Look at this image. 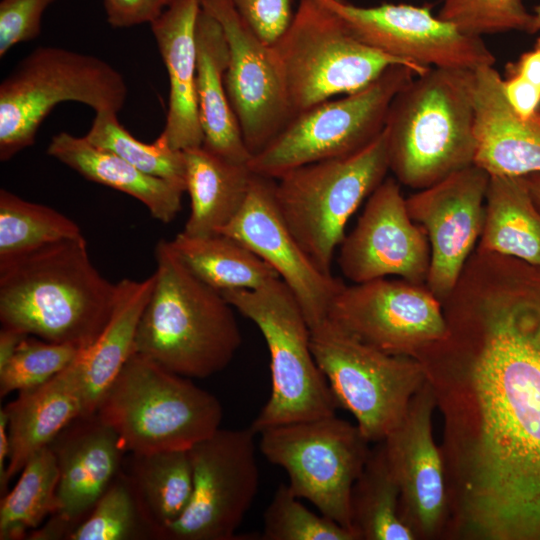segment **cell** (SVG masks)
<instances>
[{
    "mask_svg": "<svg viewBox=\"0 0 540 540\" xmlns=\"http://www.w3.org/2000/svg\"><path fill=\"white\" fill-rule=\"evenodd\" d=\"M417 359L442 417L445 540H540V266L476 247Z\"/></svg>",
    "mask_w": 540,
    "mask_h": 540,
    "instance_id": "6da1fadb",
    "label": "cell"
},
{
    "mask_svg": "<svg viewBox=\"0 0 540 540\" xmlns=\"http://www.w3.org/2000/svg\"><path fill=\"white\" fill-rule=\"evenodd\" d=\"M118 285L93 265L83 237L0 262L2 327L89 347L113 312Z\"/></svg>",
    "mask_w": 540,
    "mask_h": 540,
    "instance_id": "7a4b0ae2",
    "label": "cell"
},
{
    "mask_svg": "<svg viewBox=\"0 0 540 540\" xmlns=\"http://www.w3.org/2000/svg\"><path fill=\"white\" fill-rule=\"evenodd\" d=\"M155 261V284L134 352L190 379L222 371L242 342L234 307L187 269L170 241H158Z\"/></svg>",
    "mask_w": 540,
    "mask_h": 540,
    "instance_id": "3957f363",
    "label": "cell"
},
{
    "mask_svg": "<svg viewBox=\"0 0 540 540\" xmlns=\"http://www.w3.org/2000/svg\"><path fill=\"white\" fill-rule=\"evenodd\" d=\"M475 71L429 68L394 97L386 119L389 170L415 190L474 165Z\"/></svg>",
    "mask_w": 540,
    "mask_h": 540,
    "instance_id": "277c9868",
    "label": "cell"
},
{
    "mask_svg": "<svg viewBox=\"0 0 540 540\" xmlns=\"http://www.w3.org/2000/svg\"><path fill=\"white\" fill-rule=\"evenodd\" d=\"M134 456L189 450L221 427L223 409L190 378L133 353L95 413Z\"/></svg>",
    "mask_w": 540,
    "mask_h": 540,
    "instance_id": "5b68a950",
    "label": "cell"
},
{
    "mask_svg": "<svg viewBox=\"0 0 540 540\" xmlns=\"http://www.w3.org/2000/svg\"><path fill=\"white\" fill-rule=\"evenodd\" d=\"M263 335L269 355L270 395L250 425L263 430L336 414L338 407L311 349V328L289 287L280 279L254 290L221 292Z\"/></svg>",
    "mask_w": 540,
    "mask_h": 540,
    "instance_id": "8992f818",
    "label": "cell"
},
{
    "mask_svg": "<svg viewBox=\"0 0 540 540\" xmlns=\"http://www.w3.org/2000/svg\"><path fill=\"white\" fill-rule=\"evenodd\" d=\"M127 95L122 74L96 56L52 46L34 49L0 84V160L32 146L57 104L74 101L118 114Z\"/></svg>",
    "mask_w": 540,
    "mask_h": 540,
    "instance_id": "52a82bcc",
    "label": "cell"
},
{
    "mask_svg": "<svg viewBox=\"0 0 540 540\" xmlns=\"http://www.w3.org/2000/svg\"><path fill=\"white\" fill-rule=\"evenodd\" d=\"M389 171L385 130L347 157L310 163L275 179L274 196L289 230L319 270L331 273L345 227Z\"/></svg>",
    "mask_w": 540,
    "mask_h": 540,
    "instance_id": "ba28073f",
    "label": "cell"
},
{
    "mask_svg": "<svg viewBox=\"0 0 540 540\" xmlns=\"http://www.w3.org/2000/svg\"><path fill=\"white\" fill-rule=\"evenodd\" d=\"M293 116L337 95L357 92L393 65L410 64L359 40L319 0H298L292 21L273 45Z\"/></svg>",
    "mask_w": 540,
    "mask_h": 540,
    "instance_id": "9c48e42d",
    "label": "cell"
},
{
    "mask_svg": "<svg viewBox=\"0 0 540 540\" xmlns=\"http://www.w3.org/2000/svg\"><path fill=\"white\" fill-rule=\"evenodd\" d=\"M311 349L338 407L354 417L371 444L400 423L426 382L417 359L381 351L328 317L311 328Z\"/></svg>",
    "mask_w": 540,
    "mask_h": 540,
    "instance_id": "30bf717a",
    "label": "cell"
},
{
    "mask_svg": "<svg viewBox=\"0 0 540 540\" xmlns=\"http://www.w3.org/2000/svg\"><path fill=\"white\" fill-rule=\"evenodd\" d=\"M415 76L412 68L393 65L365 88L294 115L251 157V171L277 179L294 168L361 151L382 134L394 97Z\"/></svg>",
    "mask_w": 540,
    "mask_h": 540,
    "instance_id": "8fae6325",
    "label": "cell"
},
{
    "mask_svg": "<svg viewBox=\"0 0 540 540\" xmlns=\"http://www.w3.org/2000/svg\"><path fill=\"white\" fill-rule=\"evenodd\" d=\"M259 434L260 452L286 471L292 493L353 530L352 488L371 449L357 425L335 414L273 426Z\"/></svg>",
    "mask_w": 540,
    "mask_h": 540,
    "instance_id": "7c38bea8",
    "label": "cell"
},
{
    "mask_svg": "<svg viewBox=\"0 0 540 540\" xmlns=\"http://www.w3.org/2000/svg\"><path fill=\"white\" fill-rule=\"evenodd\" d=\"M256 433L219 428L189 450L193 489L183 514L159 529L168 540H233L259 487Z\"/></svg>",
    "mask_w": 540,
    "mask_h": 540,
    "instance_id": "4fadbf2b",
    "label": "cell"
},
{
    "mask_svg": "<svg viewBox=\"0 0 540 540\" xmlns=\"http://www.w3.org/2000/svg\"><path fill=\"white\" fill-rule=\"evenodd\" d=\"M362 42L413 66L476 71L496 57L482 37L469 35L434 15L432 6L385 3L363 7L345 0H319Z\"/></svg>",
    "mask_w": 540,
    "mask_h": 540,
    "instance_id": "5bb4252c",
    "label": "cell"
},
{
    "mask_svg": "<svg viewBox=\"0 0 540 540\" xmlns=\"http://www.w3.org/2000/svg\"><path fill=\"white\" fill-rule=\"evenodd\" d=\"M361 341L389 354L414 357L443 339L447 323L426 285L388 277L344 286L327 316Z\"/></svg>",
    "mask_w": 540,
    "mask_h": 540,
    "instance_id": "9a60e30c",
    "label": "cell"
},
{
    "mask_svg": "<svg viewBox=\"0 0 540 540\" xmlns=\"http://www.w3.org/2000/svg\"><path fill=\"white\" fill-rule=\"evenodd\" d=\"M202 8L225 33L229 49L226 91L245 145L253 156L293 117L276 52L254 34L231 0H202Z\"/></svg>",
    "mask_w": 540,
    "mask_h": 540,
    "instance_id": "2e32d148",
    "label": "cell"
},
{
    "mask_svg": "<svg viewBox=\"0 0 540 540\" xmlns=\"http://www.w3.org/2000/svg\"><path fill=\"white\" fill-rule=\"evenodd\" d=\"M435 412L426 380L400 423L382 440L400 490L401 517L417 540H445L449 523L445 462L433 431Z\"/></svg>",
    "mask_w": 540,
    "mask_h": 540,
    "instance_id": "e0dca14e",
    "label": "cell"
},
{
    "mask_svg": "<svg viewBox=\"0 0 540 540\" xmlns=\"http://www.w3.org/2000/svg\"><path fill=\"white\" fill-rule=\"evenodd\" d=\"M400 183L385 180L368 197L352 232L340 244L337 258L353 283L395 276L426 285L430 245L425 230L409 216Z\"/></svg>",
    "mask_w": 540,
    "mask_h": 540,
    "instance_id": "ac0fdd59",
    "label": "cell"
},
{
    "mask_svg": "<svg viewBox=\"0 0 540 540\" xmlns=\"http://www.w3.org/2000/svg\"><path fill=\"white\" fill-rule=\"evenodd\" d=\"M489 178L472 165L406 198L409 216L429 241L426 286L440 302L454 289L480 239Z\"/></svg>",
    "mask_w": 540,
    "mask_h": 540,
    "instance_id": "d6986e66",
    "label": "cell"
},
{
    "mask_svg": "<svg viewBox=\"0 0 540 540\" xmlns=\"http://www.w3.org/2000/svg\"><path fill=\"white\" fill-rule=\"evenodd\" d=\"M274 186L275 179L254 174L241 209L219 233L240 241L276 271L313 328L327 318L345 284L319 270L301 248L279 212Z\"/></svg>",
    "mask_w": 540,
    "mask_h": 540,
    "instance_id": "ffe728a7",
    "label": "cell"
},
{
    "mask_svg": "<svg viewBox=\"0 0 540 540\" xmlns=\"http://www.w3.org/2000/svg\"><path fill=\"white\" fill-rule=\"evenodd\" d=\"M50 446L59 468L56 510L45 529L33 532V539L61 535L90 513L116 478L125 450L117 433L96 414ZM65 535V536H66Z\"/></svg>",
    "mask_w": 540,
    "mask_h": 540,
    "instance_id": "44dd1931",
    "label": "cell"
},
{
    "mask_svg": "<svg viewBox=\"0 0 540 540\" xmlns=\"http://www.w3.org/2000/svg\"><path fill=\"white\" fill-rule=\"evenodd\" d=\"M474 111L475 166L489 176L540 173V120L514 111L494 66L475 71Z\"/></svg>",
    "mask_w": 540,
    "mask_h": 540,
    "instance_id": "7402d4cb",
    "label": "cell"
},
{
    "mask_svg": "<svg viewBox=\"0 0 540 540\" xmlns=\"http://www.w3.org/2000/svg\"><path fill=\"white\" fill-rule=\"evenodd\" d=\"M202 0H168L150 23L169 79V101L162 135L175 149L203 144L199 119L196 75V24Z\"/></svg>",
    "mask_w": 540,
    "mask_h": 540,
    "instance_id": "603a6c76",
    "label": "cell"
},
{
    "mask_svg": "<svg viewBox=\"0 0 540 540\" xmlns=\"http://www.w3.org/2000/svg\"><path fill=\"white\" fill-rule=\"evenodd\" d=\"M3 409L8 416L10 456L1 493L32 455L50 446L70 424L85 417L82 385L74 361L46 383L19 392Z\"/></svg>",
    "mask_w": 540,
    "mask_h": 540,
    "instance_id": "cb8c5ba5",
    "label": "cell"
},
{
    "mask_svg": "<svg viewBox=\"0 0 540 540\" xmlns=\"http://www.w3.org/2000/svg\"><path fill=\"white\" fill-rule=\"evenodd\" d=\"M196 95L202 146L235 163H248L247 149L239 122L230 104L225 74L228 67V43L219 22L203 8L196 24Z\"/></svg>",
    "mask_w": 540,
    "mask_h": 540,
    "instance_id": "d4e9b609",
    "label": "cell"
},
{
    "mask_svg": "<svg viewBox=\"0 0 540 540\" xmlns=\"http://www.w3.org/2000/svg\"><path fill=\"white\" fill-rule=\"evenodd\" d=\"M154 284V273L143 280H120L109 321L74 360L82 385L85 417L96 413L105 393L134 353L138 324Z\"/></svg>",
    "mask_w": 540,
    "mask_h": 540,
    "instance_id": "484cf974",
    "label": "cell"
},
{
    "mask_svg": "<svg viewBox=\"0 0 540 540\" xmlns=\"http://www.w3.org/2000/svg\"><path fill=\"white\" fill-rule=\"evenodd\" d=\"M47 153L85 179L137 199L162 223L173 221L182 209L185 188L144 173L121 157L92 145L84 136L60 132L52 137Z\"/></svg>",
    "mask_w": 540,
    "mask_h": 540,
    "instance_id": "4316f807",
    "label": "cell"
},
{
    "mask_svg": "<svg viewBox=\"0 0 540 540\" xmlns=\"http://www.w3.org/2000/svg\"><path fill=\"white\" fill-rule=\"evenodd\" d=\"M189 236L218 234L241 209L254 176L248 163L228 161L203 146L184 150Z\"/></svg>",
    "mask_w": 540,
    "mask_h": 540,
    "instance_id": "83f0119b",
    "label": "cell"
},
{
    "mask_svg": "<svg viewBox=\"0 0 540 540\" xmlns=\"http://www.w3.org/2000/svg\"><path fill=\"white\" fill-rule=\"evenodd\" d=\"M477 246L540 266V210L525 177L490 176Z\"/></svg>",
    "mask_w": 540,
    "mask_h": 540,
    "instance_id": "f1b7e54d",
    "label": "cell"
},
{
    "mask_svg": "<svg viewBox=\"0 0 540 540\" xmlns=\"http://www.w3.org/2000/svg\"><path fill=\"white\" fill-rule=\"evenodd\" d=\"M170 245L192 274L219 292L254 290L280 278L248 247L222 233L189 236L180 232Z\"/></svg>",
    "mask_w": 540,
    "mask_h": 540,
    "instance_id": "f546056e",
    "label": "cell"
},
{
    "mask_svg": "<svg viewBox=\"0 0 540 540\" xmlns=\"http://www.w3.org/2000/svg\"><path fill=\"white\" fill-rule=\"evenodd\" d=\"M351 524L359 540H417L400 513V490L383 441L371 446L351 494Z\"/></svg>",
    "mask_w": 540,
    "mask_h": 540,
    "instance_id": "4dcf8cb0",
    "label": "cell"
},
{
    "mask_svg": "<svg viewBox=\"0 0 540 540\" xmlns=\"http://www.w3.org/2000/svg\"><path fill=\"white\" fill-rule=\"evenodd\" d=\"M131 485L151 534L176 521L185 511L193 489L188 450H168L135 456Z\"/></svg>",
    "mask_w": 540,
    "mask_h": 540,
    "instance_id": "1f68e13d",
    "label": "cell"
},
{
    "mask_svg": "<svg viewBox=\"0 0 540 540\" xmlns=\"http://www.w3.org/2000/svg\"><path fill=\"white\" fill-rule=\"evenodd\" d=\"M13 489L1 499L0 539L19 540L56 510L59 468L47 446L32 455Z\"/></svg>",
    "mask_w": 540,
    "mask_h": 540,
    "instance_id": "d6a6232c",
    "label": "cell"
},
{
    "mask_svg": "<svg viewBox=\"0 0 540 540\" xmlns=\"http://www.w3.org/2000/svg\"><path fill=\"white\" fill-rule=\"evenodd\" d=\"M81 237L80 227L64 214L0 190V262Z\"/></svg>",
    "mask_w": 540,
    "mask_h": 540,
    "instance_id": "836d02e7",
    "label": "cell"
},
{
    "mask_svg": "<svg viewBox=\"0 0 540 540\" xmlns=\"http://www.w3.org/2000/svg\"><path fill=\"white\" fill-rule=\"evenodd\" d=\"M84 137L92 145L121 157L144 173L186 190L185 153L173 148L162 135L152 143L142 142L120 124L117 113L100 111L95 112Z\"/></svg>",
    "mask_w": 540,
    "mask_h": 540,
    "instance_id": "e575fe53",
    "label": "cell"
},
{
    "mask_svg": "<svg viewBox=\"0 0 540 540\" xmlns=\"http://www.w3.org/2000/svg\"><path fill=\"white\" fill-rule=\"evenodd\" d=\"M288 484L276 489L263 515L262 540H359L351 529L310 511Z\"/></svg>",
    "mask_w": 540,
    "mask_h": 540,
    "instance_id": "d590c367",
    "label": "cell"
},
{
    "mask_svg": "<svg viewBox=\"0 0 540 540\" xmlns=\"http://www.w3.org/2000/svg\"><path fill=\"white\" fill-rule=\"evenodd\" d=\"M148 523L131 483L113 481L88 517L75 526L69 540H128L141 537Z\"/></svg>",
    "mask_w": 540,
    "mask_h": 540,
    "instance_id": "8d00e7d4",
    "label": "cell"
},
{
    "mask_svg": "<svg viewBox=\"0 0 540 540\" xmlns=\"http://www.w3.org/2000/svg\"><path fill=\"white\" fill-rule=\"evenodd\" d=\"M81 350L76 346L26 336L0 369V395L38 387L67 368Z\"/></svg>",
    "mask_w": 540,
    "mask_h": 540,
    "instance_id": "74e56055",
    "label": "cell"
},
{
    "mask_svg": "<svg viewBox=\"0 0 540 540\" xmlns=\"http://www.w3.org/2000/svg\"><path fill=\"white\" fill-rule=\"evenodd\" d=\"M438 17L461 31L482 37L508 31H528L532 13L523 0H442Z\"/></svg>",
    "mask_w": 540,
    "mask_h": 540,
    "instance_id": "f35d334b",
    "label": "cell"
},
{
    "mask_svg": "<svg viewBox=\"0 0 540 540\" xmlns=\"http://www.w3.org/2000/svg\"><path fill=\"white\" fill-rule=\"evenodd\" d=\"M56 0H1L0 57L16 44L36 39L41 32V19Z\"/></svg>",
    "mask_w": 540,
    "mask_h": 540,
    "instance_id": "ab89813d",
    "label": "cell"
},
{
    "mask_svg": "<svg viewBox=\"0 0 540 540\" xmlns=\"http://www.w3.org/2000/svg\"><path fill=\"white\" fill-rule=\"evenodd\" d=\"M235 10L264 43L273 46L289 27L290 0H231Z\"/></svg>",
    "mask_w": 540,
    "mask_h": 540,
    "instance_id": "60d3db41",
    "label": "cell"
},
{
    "mask_svg": "<svg viewBox=\"0 0 540 540\" xmlns=\"http://www.w3.org/2000/svg\"><path fill=\"white\" fill-rule=\"evenodd\" d=\"M106 19L113 28H129L151 23L164 10L168 0H103Z\"/></svg>",
    "mask_w": 540,
    "mask_h": 540,
    "instance_id": "b9f144b4",
    "label": "cell"
},
{
    "mask_svg": "<svg viewBox=\"0 0 540 540\" xmlns=\"http://www.w3.org/2000/svg\"><path fill=\"white\" fill-rule=\"evenodd\" d=\"M504 95L514 111L524 119L536 116L540 108V89L516 75L502 77Z\"/></svg>",
    "mask_w": 540,
    "mask_h": 540,
    "instance_id": "7bdbcfd3",
    "label": "cell"
},
{
    "mask_svg": "<svg viewBox=\"0 0 540 540\" xmlns=\"http://www.w3.org/2000/svg\"><path fill=\"white\" fill-rule=\"evenodd\" d=\"M506 75H516L540 89V37L534 46L506 66Z\"/></svg>",
    "mask_w": 540,
    "mask_h": 540,
    "instance_id": "ee69618b",
    "label": "cell"
},
{
    "mask_svg": "<svg viewBox=\"0 0 540 540\" xmlns=\"http://www.w3.org/2000/svg\"><path fill=\"white\" fill-rule=\"evenodd\" d=\"M28 335L7 327L0 331V369L12 358L21 341Z\"/></svg>",
    "mask_w": 540,
    "mask_h": 540,
    "instance_id": "f6af8a7d",
    "label": "cell"
},
{
    "mask_svg": "<svg viewBox=\"0 0 540 540\" xmlns=\"http://www.w3.org/2000/svg\"><path fill=\"white\" fill-rule=\"evenodd\" d=\"M10 456V440L8 431V416L3 408L0 409V488L4 484L5 474Z\"/></svg>",
    "mask_w": 540,
    "mask_h": 540,
    "instance_id": "bcb514c9",
    "label": "cell"
},
{
    "mask_svg": "<svg viewBox=\"0 0 540 540\" xmlns=\"http://www.w3.org/2000/svg\"><path fill=\"white\" fill-rule=\"evenodd\" d=\"M531 196L540 210V173L525 176Z\"/></svg>",
    "mask_w": 540,
    "mask_h": 540,
    "instance_id": "7dc6e473",
    "label": "cell"
},
{
    "mask_svg": "<svg viewBox=\"0 0 540 540\" xmlns=\"http://www.w3.org/2000/svg\"><path fill=\"white\" fill-rule=\"evenodd\" d=\"M540 31V4L534 7L532 12V20L528 28V34H535Z\"/></svg>",
    "mask_w": 540,
    "mask_h": 540,
    "instance_id": "c3c4849f",
    "label": "cell"
},
{
    "mask_svg": "<svg viewBox=\"0 0 540 540\" xmlns=\"http://www.w3.org/2000/svg\"><path fill=\"white\" fill-rule=\"evenodd\" d=\"M536 116H537V117H538V119L540 120V108H539V110H538V112H537Z\"/></svg>",
    "mask_w": 540,
    "mask_h": 540,
    "instance_id": "681fc988",
    "label": "cell"
}]
</instances>
